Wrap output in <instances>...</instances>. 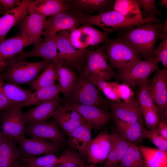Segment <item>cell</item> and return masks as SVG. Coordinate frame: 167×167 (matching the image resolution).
<instances>
[{
    "mask_svg": "<svg viewBox=\"0 0 167 167\" xmlns=\"http://www.w3.org/2000/svg\"><path fill=\"white\" fill-rule=\"evenodd\" d=\"M163 24L148 21L139 25L118 31L117 37L128 44L144 59L154 60L153 50L161 39Z\"/></svg>",
    "mask_w": 167,
    "mask_h": 167,
    "instance_id": "obj_1",
    "label": "cell"
},
{
    "mask_svg": "<svg viewBox=\"0 0 167 167\" xmlns=\"http://www.w3.org/2000/svg\"><path fill=\"white\" fill-rule=\"evenodd\" d=\"M101 46L111 67L118 73L129 71L143 57L126 42L117 37L109 39Z\"/></svg>",
    "mask_w": 167,
    "mask_h": 167,
    "instance_id": "obj_2",
    "label": "cell"
},
{
    "mask_svg": "<svg viewBox=\"0 0 167 167\" xmlns=\"http://www.w3.org/2000/svg\"><path fill=\"white\" fill-rule=\"evenodd\" d=\"M148 21L161 22L156 17H149L143 21L128 19L113 10L92 15H88L79 18L80 25L88 24L102 29L106 36L113 32L137 26Z\"/></svg>",
    "mask_w": 167,
    "mask_h": 167,
    "instance_id": "obj_3",
    "label": "cell"
},
{
    "mask_svg": "<svg viewBox=\"0 0 167 167\" xmlns=\"http://www.w3.org/2000/svg\"><path fill=\"white\" fill-rule=\"evenodd\" d=\"M49 63L43 59L36 62H28L18 55L0 75V77L5 83L17 85L31 84Z\"/></svg>",
    "mask_w": 167,
    "mask_h": 167,
    "instance_id": "obj_4",
    "label": "cell"
},
{
    "mask_svg": "<svg viewBox=\"0 0 167 167\" xmlns=\"http://www.w3.org/2000/svg\"><path fill=\"white\" fill-rule=\"evenodd\" d=\"M70 32L63 31L55 35L58 62L63 66L79 72L89 53L98 46H91L84 49L74 47L69 40Z\"/></svg>",
    "mask_w": 167,
    "mask_h": 167,
    "instance_id": "obj_5",
    "label": "cell"
},
{
    "mask_svg": "<svg viewBox=\"0 0 167 167\" xmlns=\"http://www.w3.org/2000/svg\"><path fill=\"white\" fill-rule=\"evenodd\" d=\"M62 101L97 106L107 110L108 101L100 91L87 78L79 73L70 97Z\"/></svg>",
    "mask_w": 167,
    "mask_h": 167,
    "instance_id": "obj_6",
    "label": "cell"
},
{
    "mask_svg": "<svg viewBox=\"0 0 167 167\" xmlns=\"http://www.w3.org/2000/svg\"><path fill=\"white\" fill-rule=\"evenodd\" d=\"M79 73L88 79H98L106 81L115 78L116 75L101 46L89 53Z\"/></svg>",
    "mask_w": 167,
    "mask_h": 167,
    "instance_id": "obj_7",
    "label": "cell"
},
{
    "mask_svg": "<svg viewBox=\"0 0 167 167\" xmlns=\"http://www.w3.org/2000/svg\"><path fill=\"white\" fill-rule=\"evenodd\" d=\"M159 63L156 58L142 59L127 72L122 73L116 72L115 78L130 87L139 86L146 82L152 73L159 69Z\"/></svg>",
    "mask_w": 167,
    "mask_h": 167,
    "instance_id": "obj_8",
    "label": "cell"
},
{
    "mask_svg": "<svg viewBox=\"0 0 167 167\" xmlns=\"http://www.w3.org/2000/svg\"><path fill=\"white\" fill-rule=\"evenodd\" d=\"M109 38L102 31L88 24H81L70 33L69 40L72 46L78 49L98 46L106 42Z\"/></svg>",
    "mask_w": 167,
    "mask_h": 167,
    "instance_id": "obj_9",
    "label": "cell"
},
{
    "mask_svg": "<svg viewBox=\"0 0 167 167\" xmlns=\"http://www.w3.org/2000/svg\"><path fill=\"white\" fill-rule=\"evenodd\" d=\"M152 101L158 110L159 121L167 119V70L164 68L156 71L149 89Z\"/></svg>",
    "mask_w": 167,
    "mask_h": 167,
    "instance_id": "obj_10",
    "label": "cell"
},
{
    "mask_svg": "<svg viewBox=\"0 0 167 167\" xmlns=\"http://www.w3.org/2000/svg\"><path fill=\"white\" fill-rule=\"evenodd\" d=\"M117 134V132L109 134L103 131L92 139L86 152L87 162L96 165L104 162L115 141Z\"/></svg>",
    "mask_w": 167,
    "mask_h": 167,
    "instance_id": "obj_11",
    "label": "cell"
},
{
    "mask_svg": "<svg viewBox=\"0 0 167 167\" xmlns=\"http://www.w3.org/2000/svg\"><path fill=\"white\" fill-rule=\"evenodd\" d=\"M19 146L20 157L29 158L42 155L54 154L60 146L47 141L31 138H26L24 135L14 139Z\"/></svg>",
    "mask_w": 167,
    "mask_h": 167,
    "instance_id": "obj_12",
    "label": "cell"
},
{
    "mask_svg": "<svg viewBox=\"0 0 167 167\" xmlns=\"http://www.w3.org/2000/svg\"><path fill=\"white\" fill-rule=\"evenodd\" d=\"M80 17L67 10L49 16L45 21L42 36L44 37L53 36L63 31L70 32L80 26Z\"/></svg>",
    "mask_w": 167,
    "mask_h": 167,
    "instance_id": "obj_13",
    "label": "cell"
},
{
    "mask_svg": "<svg viewBox=\"0 0 167 167\" xmlns=\"http://www.w3.org/2000/svg\"><path fill=\"white\" fill-rule=\"evenodd\" d=\"M24 134L31 138L49 141L60 146L65 140L63 133L53 119L28 124Z\"/></svg>",
    "mask_w": 167,
    "mask_h": 167,
    "instance_id": "obj_14",
    "label": "cell"
},
{
    "mask_svg": "<svg viewBox=\"0 0 167 167\" xmlns=\"http://www.w3.org/2000/svg\"><path fill=\"white\" fill-rule=\"evenodd\" d=\"M62 101L75 109L95 132L107 124L113 116L112 113L97 106Z\"/></svg>",
    "mask_w": 167,
    "mask_h": 167,
    "instance_id": "obj_15",
    "label": "cell"
},
{
    "mask_svg": "<svg viewBox=\"0 0 167 167\" xmlns=\"http://www.w3.org/2000/svg\"><path fill=\"white\" fill-rule=\"evenodd\" d=\"M46 17L36 13L30 14L17 24L20 34L31 45H35L42 39L44 24Z\"/></svg>",
    "mask_w": 167,
    "mask_h": 167,
    "instance_id": "obj_16",
    "label": "cell"
},
{
    "mask_svg": "<svg viewBox=\"0 0 167 167\" xmlns=\"http://www.w3.org/2000/svg\"><path fill=\"white\" fill-rule=\"evenodd\" d=\"M21 109L10 106L3 111L0 118L2 131L14 139L24 136L25 125Z\"/></svg>",
    "mask_w": 167,
    "mask_h": 167,
    "instance_id": "obj_17",
    "label": "cell"
},
{
    "mask_svg": "<svg viewBox=\"0 0 167 167\" xmlns=\"http://www.w3.org/2000/svg\"><path fill=\"white\" fill-rule=\"evenodd\" d=\"M67 11L81 16L113 10L114 0H64Z\"/></svg>",
    "mask_w": 167,
    "mask_h": 167,
    "instance_id": "obj_18",
    "label": "cell"
},
{
    "mask_svg": "<svg viewBox=\"0 0 167 167\" xmlns=\"http://www.w3.org/2000/svg\"><path fill=\"white\" fill-rule=\"evenodd\" d=\"M52 117L59 127L68 136L84 120L75 109L63 101Z\"/></svg>",
    "mask_w": 167,
    "mask_h": 167,
    "instance_id": "obj_19",
    "label": "cell"
},
{
    "mask_svg": "<svg viewBox=\"0 0 167 167\" xmlns=\"http://www.w3.org/2000/svg\"><path fill=\"white\" fill-rule=\"evenodd\" d=\"M31 45L20 35L0 42V75L25 47Z\"/></svg>",
    "mask_w": 167,
    "mask_h": 167,
    "instance_id": "obj_20",
    "label": "cell"
},
{
    "mask_svg": "<svg viewBox=\"0 0 167 167\" xmlns=\"http://www.w3.org/2000/svg\"><path fill=\"white\" fill-rule=\"evenodd\" d=\"M109 108L113 118L128 123H133L143 118L142 109L135 97L121 102L108 101Z\"/></svg>",
    "mask_w": 167,
    "mask_h": 167,
    "instance_id": "obj_21",
    "label": "cell"
},
{
    "mask_svg": "<svg viewBox=\"0 0 167 167\" xmlns=\"http://www.w3.org/2000/svg\"><path fill=\"white\" fill-rule=\"evenodd\" d=\"M19 5L26 9L29 14L36 13L46 17L67 10L64 0H23Z\"/></svg>",
    "mask_w": 167,
    "mask_h": 167,
    "instance_id": "obj_22",
    "label": "cell"
},
{
    "mask_svg": "<svg viewBox=\"0 0 167 167\" xmlns=\"http://www.w3.org/2000/svg\"><path fill=\"white\" fill-rule=\"evenodd\" d=\"M55 35L43 37L41 41L34 45L31 50L23 51L18 55L24 58L31 57L40 58L49 63L58 62Z\"/></svg>",
    "mask_w": 167,
    "mask_h": 167,
    "instance_id": "obj_23",
    "label": "cell"
},
{
    "mask_svg": "<svg viewBox=\"0 0 167 167\" xmlns=\"http://www.w3.org/2000/svg\"><path fill=\"white\" fill-rule=\"evenodd\" d=\"M60 102L61 100L58 98L36 105L23 114L24 124L46 121L52 117Z\"/></svg>",
    "mask_w": 167,
    "mask_h": 167,
    "instance_id": "obj_24",
    "label": "cell"
},
{
    "mask_svg": "<svg viewBox=\"0 0 167 167\" xmlns=\"http://www.w3.org/2000/svg\"><path fill=\"white\" fill-rule=\"evenodd\" d=\"M92 128L85 120L68 136V143L73 149L77 150L82 156H86L88 147L92 140Z\"/></svg>",
    "mask_w": 167,
    "mask_h": 167,
    "instance_id": "obj_25",
    "label": "cell"
},
{
    "mask_svg": "<svg viewBox=\"0 0 167 167\" xmlns=\"http://www.w3.org/2000/svg\"><path fill=\"white\" fill-rule=\"evenodd\" d=\"M117 132L129 142L138 144L145 138L143 118L133 123H128L113 118Z\"/></svg>",
    "mask_w": 167,
    "mask_h": 167,
    "instance_id": "obj_26",
    "label": "cell"
},
{
    "mask_svg": "<svg viewBox=\"0 0 167 167\" xmlns=\"http://www.w3.org/2000/svg\"><path fill=\"white\" fill-rule=\"evenodd\" d=\"M28 14L29 13L26 9L19 5L1 17L0 42L4 41L8 33L12 28Z\"/></svg>",
    "mask_w": 167,
    "mask_h": 167,
    "instance_id": "obj_27",
    "label": "cell"
},
{
    "mask_svg": "<svg viewBox=\"0 0 167 167\" xmlns=\"http://www.w3.org/2000/svg\"><path fill=\"white\" fill-rule=\"evenodd\" d=\"M61 92L59 85L56 83L50 86L35 90L22 105V108L36 105L59 98Z\"/></svg>",
    "mask_w": 167,
    "mask_h": 167,
    "instance_id": "obj_28",
    "label": "cell"
},
{
    "mask_svg": "<svg viewBox=\"0 0 167 167\" xmlns=\"http://www.w3.org/2000/svg\"><path fill=\"white\" fill-rule=\"evenodd\" d=\"M58 75V80L64 99H68L71 94L77 77L75 71L57 62L54 63Z\"/></svg>",
    "mask_w": 167,
    "mask_h": 167,
    "instance_id": "obj_29",
    "label": "cell"
},
{
    "mask_svg": "<svg viewBox=\"0 0 167 167\" xmlns=\"http://www.w3.org/2000/svg\"><path fill=\"white\" fill-rule=\"evenodd\" d=\"M20 156L14 139L7 136L0 145V167H15Z\"/></svg>",
    "mask_w": 167,
    "mask_h": 167,
    "instance_id": "obj_30",
    "label": "cell"
},
{
    "mask_svg": "<svg viewBox=\"0 0 167 167\" xmlns=\"http://www.w3.org/2000/svg\"><path fill=\"white\" fill-rule=\"evenodd\" d=\"M2 88L11 106L21 109L22 104L33 92L24 89L18 85L3 82Z\"/></svg>",
    "mask_w": 167,
    "mask_h": 167,
    "instance_id": "obj_31",
    "label": "cell"
},
{
    "mask_svg": "<svg viewBox=\"0 0 167 167\" xmlns=\"http://www.w3.org/2000/svg\"><path fill=\"white\" fill-rule=\"evenodd\" d=\"M139 147L147 167H167V152L142 145Z\"/></svg>",
    "mask_w": 167,
    "mask_h": 167,
    "instance_id": "obj_32",
    "label": "cell"
},
{
    "mask_svg": "<svg viewBox=\"0 0 167 167\" xmlns=\"http://www.w3.org/2000/svg\"><path fill=\"white\" fill-rule=\"evenodd\" d=\"M117 133L115 141L104 162V167H114L119 164L127 152L130 142Z\"/></svg>",
    "mask_w": 167,
    "mask_h": 167,
    "instance_id": "obj_33",
    "label": "cell"
},
{
    "mask_svg": "<svg viewBox=\"0 0 167 167\" xmlns=\"http://www.w3.org/2000/svg\"><path fill=\"white\" fill-rule=\"evenodd\" d=\"M113 10L130 19L143 21L137 0H115Z\"/></svg>",
    "mask_w": 167,
    "mask_h": 167,
    "instance_id": "obj_34",
    "label": "cell"
},
{
    "mask_svg": "<svg viewBox=\"0 0 167 167\" xmlns=\"http://www.w3.org/2000/svg\"><path fill=\"white\" fill-rule=\"evenodd\" d=\"M57 80V71L54 63H50L31 84L30 88L36 90L54 84Z\"/></svg>",
    "mask_w": 167,
    "mask_h": 167,
    "instance_id": "obj_35",
    "label": "cell"
},
{
    "mask_svg": "<svg viewBox=\"0 0 167 167\" xmlns=\"http://www.w3.org/2000/svg\"><path fill=\"white\" fill-rule=\"evenodd\" d=\"M120 167H147L139 145L129 142L127 152L119 164Z\"/></svg>",
    "mask_w": 167,
    "mask_h": 167,
    "instance_id": "obj_36",
    "label": "cell"
},
{
    "mask_svg": "<svg viewBox=\"0 0 167 167\" xmlns=\"http://www.w3.org/2000/svg\"><path fill=\"white\" fill-rule=\"evenodd\" d=\"M63 153L57 157L54 154H49L32 158H26L20 157L19 160L27 167H41L47 165H59L64 159Z\"/></svg>",
    "mask_w": 167,
    "mask_h": 167,
    "instance_id": "obj_37",
    "label": "cell"
},
{
    "mask_svg": "<svg viewBox=\"0 0 167 167\" xmlns=\"http://www.w3.org/2000/svg\"><path fill=\"white\" fill-rule=\"evenodd\" d=\"M151 82V81L148 79L144 83L138 86L136 93L137 100L142 109H152L157 110L150 93Z\"/></svg>",
    "mask_w": 167,
    "mask_h": 167,
    "instance_id": "obj_38",
    "label": "cell"
},
{
    "mask_svg": "<svg viewBox=\"0 0 167 167\" xmlns=\"http://www.w3.org/2000/svg\"><path fill=\"white\" fill-rule=\"evenodd\" d=\"M113 92L122 101H127L134 97V93L131 88L124 84L109 82Z\"/></svg>",
    "mask_w": 167,
    "mask_h": 167,
    "instance_id": "obj_39",
    "label": "cell"
},
{
    "mask_svg": "<svg viewBox=\"0 0 167 167\" xmlns=\"http://www.w3.org/2000/svg\"><path fill=\"white\" fill-rule=\"evenodd\" d=\"M145 138L149 140L159 149L167 152V139L161 136L156 128L150 130L146 129Z\"/></svg>",
    "mask_w": 167,
    "mask_h": 167,
    "instance_id": "obj_40",
    "label": "cell"
},
{
    "mask_svg": "<svg viewBox=\"0 0 167 167\" xmlns=\"http://www.w3.org/2000/svg\"><path fill=\"white\" fill-rule=\"evenodd\" d=\"M140 7L142 8L141 13L143 19L149 17H155L161 16L162 13L157 9L155 5V0H137Z\"/></svg>",
    "mask_w": 167,
    "mask_h": 167,
    "instance_id": "obj_41",
    "label": "cell"
},
{
    "mask_svg": "<svg viewBox=\"0 0 167 167\" xmlns=\"http://www.w3.org/2000/svg\"><path fill=\"white\" fill-rule=\"evenodd\" d=\"M63 153L64 159L57 167H79L83 164L81 156L79 153L69 150Z\"/></svg>",
    "mask_w": 167,
    "mask_h": 167,
    "instance_id": "obj_42",
    "label": "cell"
},
{
    "mask_svg": "<svg viewBox=\"0 0 167 167\" xmlns=\"http://www.w3.org/2000/svg\"><path fill=\"white\" fill-rule=\"evenodd\" d=\"M161 41L153 50V54L159 62L164 67H167V34L162 35Z\"/></svg>",
    "mask_w": 167,
    "mask_h": 167,
    "instance_id": "obj_43",
    "label": "cell"
},
{
    "mask_svg": "<svg viewBox=\"0 0 167 167\" xmlns=\"http://www.w3.org/2000/svg\"><path fill=\"white\" fill-rule=\"evenodd\" d=\"M144 123L147 129H154L157 127L159 122L158 111L152 109H142Z\"/></svg>",
    "mask_w": 167,
    "mask_h": 167,
    "instance_id": "obj_44",
    "label": "cell"
},
{
    "mask_svg": "<svg viewBox=\"0 0 167 167\" xmlns=\"http://www.w3.org/2000/svg\"><path fill=\"white\" fill-rule=\"evenodd\" d=\"M22 1L20 0H0V4L7 12L19 6Z\"/></svg>",
    "mask_w": 167,
    "mask_h": 167,
    "instance_id": "obj_45",
    "label": "cell"
},
{
    "mask_svg": "<svg viewBox=\"0 0 167 167\" xmlns=\"http://www.w3.org/2000/svg\"><path fill=\"white\" fill-rule=\"evenodd\" d=\"M3 82L0 77V113L11 106L2 88V85Z\"/></svg>",
    "mask_w": 167,
    "mask_h": 167,
    "instance_id": "obj_46",
    "label": "cell"
},
{
    "mask_svg": "<svg viewBox=\"0 0 167 167\" xmlns=\"http://www.w3.org/2000/svg\"><path fill=\"white\" fill-rule=\"evenodd\" d=\"M159 134L163 137L167 139V121H159L156 127Z\"/></svg>",
    "mask_w": 167,
    "mask_h": 167,
    "instance_id": "obj_47",
    "label": "cell"
},
{
    "mask_svg": "<svg viewBox=\"0 0 167 167\" xmlns=\"http://www.w3.org/2000/svg\"><path fill=\"white\" fill-rule=\"evenodd\" d=\"M167 19H166L165 22L163 26L162 30V35L167 34Z\"/></svg>",
    "mask_w": 167,
    "mask_h": 167,
    "instance_id": "obj_48",
    "label": "cell"
},
{
    "mask_svg": "<svg viewBox=\"0 0 167 167\" xmlns=\"http://www.w3.org/2000/svg\"><path fill=\"white\" fill-rule=\"evenodd\" d=\"M7 136L5 135L3 132L0 130V145L4 140Z\"/></svg>",
    "mask_w": 167,
    "mask_h": 167,
    "instance_id": "obj_49",
    "label": "cell"
},
{
    "mask_svg": "<svg viewBox=\"0 0 167 167\" xmlns=\"http://www.w3.org/2000/svg\"><path fill=\"white\" fill-rule=\"evenodd\" d=\"M159 5L163 7H165L167 8V0H161L159 3Z\"/></svg>",
    "mask_w": 167,
    "mask_h": 167,
    "instance_id": "obj_50",
    "label": "cell"
},
{
    "mask_svg": "<svg viewBox=\"0 0 167 167\" xmlns=\"http://www.w3.org/2000/svg\"><path fill=\"white\" fill-rule=\"evenodd\" d=\"M79 167H96V165L90 164L88 165H84L83 164L80 165Z\"/></svg>",
    "mask_w": 167,
    "mask_h": 167,
    "instance_id": "obj_51",
    "label": "cell"
},
{
    "mask_svg": "<svg viewBox=\"0 0 167 167\" xmlns=\"http://www.w3.org/2000/svg\"><path fill=\"white\" fill-rule=\"evenodd\" d=\"M6 12L4 11L1 4H0V15H4Z\"/></svg>",
    "mask_w": 167,
    "mask_h": 167,
    "instance_id": "obj_52",
    "label": "cell"
},
{
    "mask_svg": "<svg viewBox=\"0 0 167 167\" xmlns=\"http://www.w3.org/2000/svg\"><path fill=\"white\" fill-rule=\"evenodd\" d=\"M41 167H56V165H47Z\"/></svg>",
    "mask_w": 167,
    "mask_h": 167,
    "instance_id": "obj_53",
    "label": "cell"
},
{
    "mask_svg": "<svg viewBox=\"0 0 167 167\" xmlns=\"http://www.w3.org/2000/svg\"><path fill=\"white\" fill-rule=\"evenodd\" d=\"M114 167H120V166H119V164L116 165Z\"/></svg>",
    "mask_w": 167,
    "mask_h": 167,
    "instance_id": "obj_54",
    "label": "cell"
}]
</instances>
